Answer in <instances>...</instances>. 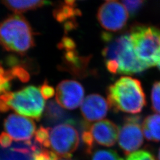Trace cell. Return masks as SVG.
<instances>
[{
	"instance_id": "cell-2",
	"label": "cell",
	"mask_w": 160,
	"mask_h": 160,
	"mask_svg": "<svg viewBox=\"0 0 160 160\" xmlns=\"http://www.w3.org/2000/svg\"><path fill=\"white\" fill-rule=\"evenodd\" d=\"M104 43L102 55L105 63H114L118 74H133L147 69L137 57L129 33L118 36L112 34Z\"/></svg>"
},
{
	"instance_id": "cell-20",
	"label": "cell",
	"mask_w": 160,
	"mask_h": 160,
	"mask_svg": "<svg viewBox=\"0 0 160 160\" xmlns=\"http://www.w3.org/2000/svg\"><path fill=\"white\" fill-rule=\"evenodd\" d=\"M90 129H83L81 134V140L83 144L84 151L88 154H91L94 149V139Z\"/></svg>"
},
{
	"instance_id": "cell-19",
	"label": "cell",
	"mask_w": 160,
	"mask_h": 160,
	"mask_svg": "<svg viewBox=\"0 0 160 160\" xmlns=\"http://www.w3.org/2000/svg\"><path fill=\"white\" fill-rule=\"evenodd\" d=\"M92 160H124L118 154L112 149H100L96 151Z\"/></svg>"
},
{
	"instance_id": "cell-7",
	"label": "cell",
	"mask_w": 160,
	"mask_h": 160,
	"mask_svg": "<svg viewBox=\"0 0 160 160\" xmlns=\"http://www.w3.org/2000/svg\"><path fill=\"white\" fill-rule=\"evenodd\" d=\"M119 128L118 143L124 154L129 155L139 148L143 143V134L141 128L142 117L131 116L125 118Z\"/></svg>"
},
{
	"instance_id": "cell-26",
	"label": "cell",
	"mask_w": 160,
	"mask_h": 160,
	"mask_svg": "<svg viewBox=\"0 0 160 160\" xmlns=\"http://www.w3.org/2000/svg\"><path fill=\"white\" fill-rule=\"evenodd\" d=\"M32 160H59L57 155L46 149H40L34 153Z\"/></svg>"
},
{
	"instance_id": "cell-32",
	"label": "cell",
	"mask_w": 160,
	"mask_h": 160,
	"mask_svg": "<svg viewBox=\"0 0 160 160\" xmlns=\"http://www.w3.org/2000/svg\"><path fill=\"white\" fill-rule=\"evenodd\" d=\"M59 160H74L71 159V158H61V159H59Z\"/></svg>"
},
{
	"instance_id": "cell-4",
	"label": "cell",
	"mask_w": 160,
	"mask_h": 160,
	"mask_svg": "<svg viewBox=\"0 0 160 160\" xmlns=\"http://www.w3.org/2000/svg\"><path fill=\"white\" fill-rule=\"evenodd\" d=\"M129 34L138 59L147 68L157 65L160 60V29L138 24Z\"/></svg>"
},
{
	"instance_id": "cell-31",
	"label": "cell",
	"mask_w": 160,
	"mask_h": 160,
	"mask_svg": "<svg viewBox=\"0 0 160 160\" xmlns=\"http://www.w3.org/2000/svg\"><path fill=\"white\" fill-rule=\"evenodd\" d=\"M10 109L11 108L8 105V103L0 96V112L6 113L9 111Z\"/></svg>"
},
{
	"instance_id": "cell-15",
	"label": "cell",
	"mask_w": 160,
	"mask_h": 160,
	"mask_svg": "<svg viewBox=\"0 0 160 160\" xmlns=\"http://www.w3.org/2000/svg\"><path fill=\"white\" fill-rule=\"evenodd\" d=\"M75 7V1H65L53 10V16L59 23L76 19V17L81 16L82 13L80 9Z\"/></svg>"
},
{
	"instance_id": "cell-28",
	"label": "cell",
	"mask_w": 160,
	"mask_h": 160,
	"mask_svg": "<svg viewBox=\"0 0 160 160\" xmlns=\"http://www.w3.org/2000/svg\"><path fill=\"white\" fill-rule=\"evenodd\" d=\"M40 92L43 98L45 100L51 98L55 95V91L53 87L50 86L47 80H45L40 86Z\"/></svg>"
},
{
	"instance_id": "cell-18",
	"label": "cell",
	"mask_w": 160,
	"mask_h": 160,
	"mask_svg": "<svg viewBox=\"0 0 160 160\" xmlns=\"http://www.w3.org/2000/svg\"><path fill=\"white\" fill-rule=\"evenodd\" d=\"M50 128L43 126L37 130L35 133L34 142L39 147H50Z\"/></svg>"
},
{
	"instance_id": "cell-13",
	"label": "cell",
	"mask_w": 160,
	"mask_h": 160,
	"mask_svg": "<svg viewBox=\"0 0 160 160\" xmlns=\"http://www.w3.org/2000/svg\"><path fill=\"white\" fill-rule=\"evenodd\" d=\"M90 131L97 143L110 147L115 145L118 139L119 128L113 122L104 119L92 125Z\"/></svg>"
},
{
	"instance_id": "cell-29",
	"label": "cell",
	"mask_w": 160,
	"mask_h": 160,
	"mask_svg": "<svg viewBox=\"0 0 160 160\" xmlns=\"http://www.w3.org/2000/svg\"><path fill=\"white\" fill-rule=\"evenodd\" d=\"M12 143V139L10 136L6 132L0 133V148H7Z\"/></svg>"
},
{
	"instance_id": "cell-10",
	"label": "cell",
	"mask_w": 160,
	"mask_h": 160,
	"mask_svg": "<svg viewBox=\"0 0 160 160\" xmlns=\"http://www.w3.org/2000/svg\"><path fill=\"white\" fill-rule=\"evenodd\" d=\"M4 127L16 141H28L33 136L36 131L34 121L16 114H10L7 117Z\"/></svg>"
},
{
	"instance_id": "cell-22",
	"label": "cell",
	"mask_w": 160,
	"mask_h": 160,
	"mask_svg": "<svg viewBox=\"0 0 160 160\" xmlns=\"http://www.w3.org/2000/svg\"><path fill=\"white\" fill-rule=\"evenodd\" d=\"M13 79L17 78L22 82H28L30 78L29 71L25 68L18 65L9 69Z\"/></svg>"
},
{
	"instance_id": "cell-24",
	"label": "cell",
	"mask_w": 160,
	"mask_h": 160,
	"mask_svg": "<svg viewBox=\"0 0 160 160\" xmlns=\"http://www.w3.org/2000/svg\"><path fill=\"white\" fill-rule=\"evenodd\" d=\"M145 1L142 0H137V1H123L122 3H123V6L125 7L126 10L128 14L133 17L137 14L138 12L143 6Z\"/></svg>"
},
{
	"instance_id": "cell-23",
	"label": "cell",
	"mask_w": 160,
	"mask_h": 160,
	"mask_svg": "<svg viewBox=\"0 0 160 160\" xmlns=\"http://www.w3.org/2000/svg\"><path fill=\"white\" fill-rule=\"evenodd\" d=\"M12 80L9 69L4 72H0V96L9 92L12 86L10 81Z\"/></svg>"
},
{
	"instance_id": "cell-1",
	"label": "cell",
	"mask_w": 160,
	"mask_h": 160,
	"mask_svg": "<svg viewBox=\"0 0 160 160\" xmlns=\"http://www.w3.org/2000/svg\"><path fill=\"white\" fill-rule=\"evenodd\" d=\"M107 96L109 107L116 112L137 114L146 104L141 82L131 77H122L109 86Z\"/></svg>"
},
{
	"instance_id": "cell-17",
	"label": "cell",
	"mask_w": 160,
	"mask_h": 160,
	"mask_svg": "<svg viewBox=\"0 0 160 160\" xmlns=\"http://www.w3.org/2000/svg\"><path fill=\"white\" fill-rule=\"evenodd\" d=\"M2 4L7 7L10 10L16 13L20 14L22 12L33 10L40 8L47 4H51V2L45 1H15L6 0L3 1Z\"/></svg>"
},
{
	"instance_id": "cell-21",
	"label": "cell",
	"mask_w": 160,
	"mask_h": 160,
	"mask_svg": "<svg viewBox=\"0 0 160 160\" xmlns=\"http://www.w3.org/2000/svg\"><path fill=\"white\" fill-rule=\"evenodd\" d=\"M151 103L152 110L160 113V81L155 82L151 91Z\"/></svg>"
},
{
	"instance_id": "cell-30",
	"label": "cell",
	"mask_w": 160,
	"mask_h": 160,
	"mask_svg": "<svg viewBox=\"0 0 160 160\" xmlns=\"http://www.w3.org/2000/svg\"><path fill=\"white\" fill-rule=\"evenodd\" d=\"M78 23L76 21V19L71 20L66 22L63 24V29L65 33L67 34L69 32L75 30L78 27Z\"/></svg>"
},
{
	"instance_id": "cell-6",
	"label": "cell",
	"mask_w": 160,
	"mask_h": 160,
	"mask_svg": "<svg viewBox=\"0 0 160 160\" xmlns=\"http://www.w3.org/2000/svg\"><path fill=\"white\" fill-rule=\"evenodd\" d=\"M79 143L78 132L72 125H58L50 132V147L61 158H71Z\"/></svg>"
},
{
	"instance_id": "cell-16",
	"label": "cell",
	"mask_w": 160,
	"mask_h": 160,
	"mask_svg": "<svg viewBox=\"0 0 160 160\" xmlns=\"http://www.w3.org/2000/svg\"><path fill=\"white\" fill-rule=\"evenodd\" d=\"M142 131L145 138L149 141H160V114L147 116L142 123Z\"/></svg>"
},
{
	"instance_id": "cell-3",
	"label": "cell",
	"mask_w": 160,
	"mask_h": 160,
	"mask_svg": "<svg viewBox=\"0 0 160 160\" xmlns=\"http://www.w3.org/2000/svg\"><path fill=\"white\" fill-rule=\"evenodd\" d=\"M34 34L23 16L12 15L0 22V46L7 51L23 55L35 45Z\"/></svg>"
},
{
	"instance_id": "cell-9",
	"label": "cell",
	"mask_w": 160,
	"mask_h": 160,
	"mask_svg": "<svg viewBox=\"0 0 160 160\" xmlns=\"http://www.w3.org/2000/svg\"><path fill=\"white\" fill-rule=\"evenodd\" d=\"M84 96L83 87L75 80H63L57 87V103L65 109L77 108L82 102Z\"/></svg>"
},
{
	"instance_id": "cell-11",
	"label": "cell",
	"mask_w": 160,
	"mask_h": 160,
	"mask_svg": "<svg viewBox=\"0 0 160 160\" xmlns=\"http://www.w3.org/2000/svg\"><path fill=\"white\" fill-rule=\"evenodd\" d=\"M108 101L102 96L93 94L85 98L81 106V112L88 122L101 120L106 117L109 110Z\"/></svg>"
},
{
	"instance_id": "cell-34",
	"label": "cell",
	"mask_w": 160,
	"mask_h": 160,
	"mask_svg": "<svg viewBox=\"0 0 160 160\" xmlns=\"http://www.w3.org/2000/svg\"><path fill=\"white\" fill-rule=\"evenodd\" d=\"M157 67H158V68L160 69V61H159V62H158V63H157Z\"/></svg>"
},
{
	"instance_id": "cell-27",
	"label": "cell",
	"mask_w": 160,
	"mask_h": 160,
	"mask_svg": "<svg viewBox=\"0 0 160 160\" xmlns=\"http://www.w3.org/2000/svg\"><path fill=\"white\" fill-rule=\"evenodd\" d=\"M58 48L61 50H65V52L73 51L76 49V43L72 38L64 36L58 44Z\"/></svg>"
},
{
	"instance_id": "cell-33",
	"label": "cell",
	"mask_w": 160,
	"mask_h": 160,
	"mask_svg": "<svg viewBox=\"0 0 160 160\" xmlns=\"http://www.w3.org/2000/svg\"><path fill=\"white\" fill-rule=\"evenodd\" d=\"M158 160H160V148L158 151Z\"/></svg>"
},
{
	"instance_id": "cell-5",
	"label": "cell",
	"mask_w": 160,
	"mask_h": 160,
	"mask_svg": "<svg viewBox=\"0 0 160 160\" xmlns=\"http://www.w3.org/2000/svg\"><path fill=\"white\" fill-rule=\"evenodd\" d=\"M8 105L18 113L39 121L43 113L45 102L39 90L35 86H30L13 92Z\"/></svg>"
},
{
	"instance_id": "cell-12",
	"label": "cell",
	"mask_w": 160,
	"mask_h": 160,
	"mask_svg": "<svg viewBox=\"0 0 160 160\" xmlns=\"http://www.w3.org/2000/svg\"><path fill=\"white\" fill-rule=\"evenodd\" d=\"M91 57L80 56L76 50L66 51L62 57V63L59 67L61 71L68 72L78 77L84 78L88 74V65Z\"/></svg>"
},
{
	"instance_id": "cell-14",
	"label": "cell",
	"mask_w": 160,
	"mask_h": 160,
	"mask_svg": "<svg viewBox=\"0 0 160 160\" xmlns=\"http://www.w3.org/2000/svg\"><path fill=\"white\" fill-rule=\"evenodd\" d=\"M45 117L46 122L49 125L61 123L75 125L76 123L74 119L53 100L49 101L46 104Z\"/></svg>"
},
{
	"instance_id": "cell-25",
	"label": "cell",
	"mask_w": 160,
	"mask_h": 160,
	"mask_svg": "<svg viewBox=\"0 0 160 160\" xmlns=\"http://www.w3.org/2000/svg\"><path fill=\"white\" fill-rule=\"evenodd\" d=\"M126 160H156L154 155L147 150H139L128 155Z\"/></svg>"
},
{
	"instance_id": "cell-8",
	"label": "cell",
	"mask_w": 160,
	"mask_h": 160,
	"mask_svg": "<svg viewBox=\"0 0 160 160\" xmlns=\"http://www.w3.org/2000/svg\"><path fill=\"white\" fill-rule=\"evenodd\" d=\"M97 16L104 29L118 32L126 26L129 14L122 3L118 1H107L99 7Z\"/></svg>"
}]
</instances>
